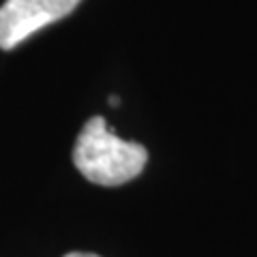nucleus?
Masks as SVG:
<instances>
[{
	"label": "nucleus",
	"instance_id": "2",
	"mask_svg": "<svg viewBox=\"0 0 257 257\" xmlns=\"http://www.w3.org/2000/svg\"><path fill=\"white\" fill-rule=\"evenodd\" d=\"M82 0H5L0 7V50H13L30 35L67 18Z\"/></svg>",
	"mask_w": 257,
	"mask_h": 257
},
{
	"label": "nucleus",
	"instance_id": "4",
	"mask_svg": "<svg viewBox=\"0 0 257 257\" xmlns=\"http://www.w3.org/2000/svg\"><path fill=\"white\" fill-rule=\"evenodd\" d=\"M109 105H114V107L118 105V99H116V94H114V96H109Z\"/></svg>",
	"mask_w": 257,
	"mask_h": 257
},
{
	"label": "nucleus",
	"instance_id": "1",
	"mask_svg": "<svg viewBox=\"0 0 257 257\" xmlns=\"http://www.w3.org/2000/svg\"><path fill=\"white\" fill-rule=\"evenodd\" d=\"M146 161V148L142 144L120 140L103 116L88 120L73 146V163L79 174L101 187L131 182L144 172Z\"/></svg>",
	"mask_w": 257,
	"mask_h": 257
},
{
	"label": "nucleus",
	"instance_id": "3",
	"mask_svg": "<svg viewBox=\"0 0 257 257\" xmlns=\"http://www.w3.org/2000/svg\"><path fill=\"white\" fill-rule=\"evenodd\" d=\"M64 257H99V255H94V253H77V251H73V253H67Z\"/></svg>",
	"mask_w": 257,
	"mask_h": 257
}]
</instances>
